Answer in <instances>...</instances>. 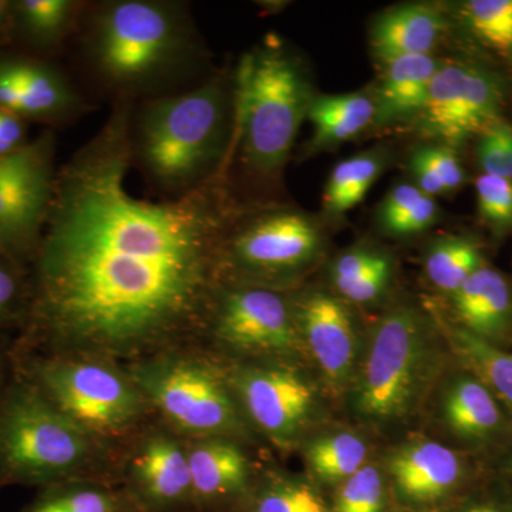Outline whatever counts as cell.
<instances>
[{
  "instance_id": "20",
  "label": "cell",
  "mask_w": 512,
  "mask_h": 512,
  "mask_svg": "<svg viewBox=\"0 0 512 512\" xmlns=\"http://www.w3.org/2000/svg\"><path fill=\"white\" fill-rule=\"evenodd\" d=\"M451 296L460 328L508 350L512 343V288L501 272L484 264Z\"/></svg>"
},
{
  "instance_id": "10",
  "label": "cell",
  "mask_w": 512,
  "mask_h": 512,
  "mask_svg": "<svg viewBox=\"0 0 512 512\" xmlns=\"http://www.w3.org/2000/svg\"><path fill=\"white\" fill-rule=\"evenodd\" d=\"M232 355L278 362L302 349L292 301L276 288L224 282L201 345Z\"/></svg>"
},
{
  "instance_id": "17",
  "label": "cell",
  "mask_w": 512,
  "mask_h": 512,
  "mask_svg": "<svg viewBox=\"0 0 512 512\" xmlns=\"http://www.w3.org/2000/svg\"><path fill=\"white\" fill-rule=\"evenodd\" d=\"M296 328L316 365L333 386L352 379L359 342L352 316L338 299L323 292H309L292 301Z\"/></svg>"
},
{
  "instance_id": "5",
  "label": "cell",
  "mask_w": 512,
  "mask_h": 512,
  "mask_svg": "<svg viewBox=\"0 0 512 512\" xmlns=\"http://www.w3.org/2000/svg\"><path fill=\"white\" fill-rule=\"evenodd\" d=\"M312 99L305 70L281 43L269 40L244 56L235 73L231 158H239L249 177L279 180Z\"/></svg>"
},
{
  "instance_id": "37",
  "label": "cell",
  "mask_w": 512,
  "mask_h": 512,
  "mask_svg": "<svg viewBox=\"0 0 512 512\" xmlns=\"http://www.w3.org/2000/svg\"><path fill=\"white\" fill-rule=\"evenodd\" d=\"M421 158L433 170L446 192L457 190L464 183V171L453 148L447 146L421 147L417 150Z\"/></svg>"
},
{
  "instance_id": "9",
  "label": "cell",
  "mask_w": 512,
  "mask_h": 512,
  "mask_svg": "<svg viewBox=\"0 0 512 512\" xmlns=\"http://www.w3.org/2000/svg\"><path fill=\"white\" fill-rule=\"evenodd\" d=\"M319 248L318 225L301 211L237 214L222 244V278L228 284L275 288V282L311 264Z\"/></svg>"
},
{
  "instance_id": "22",
  "label": "cell",
  "mask_w": 512,
  "mask_h": 512,
  "mask_svg": "<svg viewBox=\"0 0 512 512\" xmlns=\"http://www.w3.org/2000/svg\"><path fill=\"white\" fill-rule=\"evenodd\" d=\"M444 23L436 9L406 5L384 13L376 20L370 43L384 63L406 56L429 55L439 42Z\"/></svg>"
},
{
  "instance_id": "28",
  "label": "cell",
  "mask_w": 512,
  "mask_h": 512,
  "mask_svg": "<svg viewBox=\"0 0 512 512\" xmlns=\"http://www.w3.org/2000/svg\"><path fill=\"white\" fill-rule=\"evenodd\" d=\"M389 258L369 249H352L339 256L332 269L333 282L345 298L366 303L379 298L390 281Z\"/></svg>"
},
{
  "instance_id": "27",
  "label": "cell",
  "mask_w": 512,
  "mask_h": 512,
  "mask_svg": "<svg viewBox=\"0 0 512 512\" xmlns=\"http://www.w3.org/2000/svg\"><path fill=\"white\" fill-rule=\"evenodd\" d=\"M237 511L330 512V505L311 481L269 470L256 478Z\"/></svg>"
},
{
  "instance_id": "38",
  "label": "cell",
  "mask_w": 512,
  "mask_h": 512,
  "mask_svg": "<svg viewBox=\"0 0 512 512\" xmlns=\"http://www.w3.org/2000/svg\"><path fill=\"white\" fill-rule=\"evenodd\" d=\"M478 485L466 497L454 504L450 512H512V494L497 483V487Z\"/></svg>"
},
{
  "instance_id": "44",
  "label": "cell",
  "mask_w": 512,
  "mask_h": 512,
  "mask_svg": "<svg viewBox=\"0 0 512 512\" xmlns=\"http://www.w3.org/2000/svg\"><path fill=\"white\" fill-rule=\"evenodd\" d=\"M10 375H12V359H10L9 349H0V394L5 389Z\"/></svg>"
},
{
  "instance_id": "30",
  "label": "cell",
  "mask_w": 512,
  "mask_h": 512,
  "mask_svg": "<svg viewBox=\"0 0 512 512\" xmlns=\"http://www.w3.org/2000/svg\"><path fill=\"white\" fill-rule=\"evenodd\" d=\"M382 171V161L372 154L348 158L336 165L325 188V207L330 214H345L365 200Z\"/></svg>"
},
{
  "instance_id": "19",
  "label": "cell",
  "mask_w": 512,
  "mask_h": 512,
  "mask_svg": "<svg viewBox=\"0 0 512 512\" xmlns=\"http://www.w3.org/2000/svg\"><path fill=\"white\" fill-rule=\"evenodd\" d=\"M194 512L237 510L256 478L237 440H187Z\"/></svg>"
},
{
  "instance_id": "23",
  "label": "cell",
  "mask_w": 512,
  "mask_h": 512,
  "mask_svg": "<svg viewBox=\"0 0 512 512\" xmlns=\"http://www.w3.org/2000/svg\"><path fill=\"white\" fill-rule=\"evenodd\" d=\"M441 64L430 55L406 56L386 63V72L377 90L375 123L417 116L433 77Z\"/></svg>"
},
{
  "instance_id": "8",
  "label": "cell",
  "mask_w": 512,
  "mask_h": 512,
  "mask_svg": "<svg viewBox=\"0 0 512 512\" xmlns=\"http://www.w3.org/2000/svg\"><path fill=\"white\" fill-rule=\"evenodd\" d=\"M413 309L387 313L373 333L353 404L365 420L392 423L413 412L433 375L434 350Z\"/></svg>"
},
{
  "instance_id": "31",
  "label": "cell",
  "mask_w": 512,
  "mask_h": 512,
  "mask_svg": "<svg viewBox=\"0 0 512 512\" xmlns=\"http://www.w3.org/2000/svg\"><path fill=\"white\" fill-rule=\"evenodd\" d=\"M484 265L476 242L464 238L443 239L430 249L426 271L440 291L453 295L477 269Z\"/></svg>"
},
{
  "instance_id": "21",
  "label": "cell",
  "mask_w": 512,
  "mask_h": 512,
  "mask_svg": "<svg viewBox=\"0 0 512 512\" xmlns=\"http://www.w3.org/2000/svg\"><path fill=\"white\" fill-rule=\"evenodd\" d=\"M86 0H10V42L26 55L55 60L67 50Z\"/></svg>"
},
{
  "instance_id": "41",
  "label": "cell",
  "mask_w": 512,
  "mask_h": 512,
  "mask_svg": "<svg viewBox=\"0 0 512 512\" xmlns=\"http://www.w3.org/2000/svg\"><path fill=\"white\" fill-rule=\"evenodd\" d=\"M26 121L0 109V157L15 153L28 143Z\"/></svg>"
},
{
  "instance_id": "18",
  "label": "cell",
  "mask_w": 512,
  "mask_h": 512,
  "mask_svg": "<svg viewBox=\"0 0 512 512\" xmlns=\"http://www.w3.org/2000/svg\"><path fill=\"white\" fill-rule=\"evenodd\" d=\"M460 372L441 402L447 429L478 454L504 456L512 446V417L476 375L464 367Z\"/></svg>"
},
{
  "instance_id": "15",
  "label": "cell",
  "mask_w": 512,
  "mask_h": 512,
  "mask_svg": "<svg viewBox=\"0 0 512 512\" xmlns=\"http://www.w3.org/2000/svg\"><path fill=\"white\" fill-rule=\"evenodd\" d=\"M97 107L55 60L22 52L0 55V109L13 116L60 127Z\"/></svg>"
},
{
  "instance_id": "12",
  "label": "cell",
  "mask_w": 512,
  "mask_h": 512,
  "mask_svg": "<svg viewBox=\"0 0 512 512\" xmlns=\"http://www.w3.org/2000/svg\"><path fill=\"white\" fill-rule=\"evenodd\" d=\"M245 419L275 446L289 447L302 436L316 409L312 384L282 362L224 365Z\"/></svg>"
},
{
  "instance_id": "2",
  "label": "cell",
  "mask_w": 512,
  "mask_h": 512,
  "mask_svg": "<svg viewBox=\"0 0 512 512\" xmlns=\"http://www.w3.org/2000/svg\"><path fill=\"white\" fill-rule=\"evenodd\" d=\"M67 49L73 79L96 104H137L187 92L214 73L184 0L86 2Z\"/></svg>"
},
{
  "instance_id": "24",
  "label": "cell",
  "mask_w": 512,
  "mask_h": 512,
  "mask_svg": "<svg viewBox=\"0 0 512 512\" xmlns=\"http://www.w3.org/2000/svg\"><path fill=\"white\" fill-rule=\"evenodd\" d=\"M451 352L476 375L512 417V352L490 345L453 323L441 322Z\"/></svg>"
},
{
  "instance_id": "25",
  "label": "cell",
  "mask_w": 512,
  "mask_h": 512,
  "mask_svg": "<svg viewBox=\"0 0 512 512\" xmlns=\"http://www.w3.org/2000/svg\"><path fill=\"white\" fill-rule=\"evenodd\" d=\"M22 512H141L126 488L100 480L69 481L42 488Z\"/></svg>"
},
{
  "instance_id": "3",
  "label": "cell",
  "mask_w": 512,
  "mask_h": 512,
  "mask_svg": "<svg viewBox=\"0 0 512 512\" xmlns=\"http://www.w3.org/2000/svg\"><path fill=\"white\" fill-rule=\"evenodd\" d=\"M234 134L235 76L214 72L187 92L134 104L131 168L161 200H174L225 173Z\"/></svg>"
},
{
  "instance_id": "35",
  "label": "cell",
  "mask_w": 512,
  "mask_h": 512,
  "mask_svg": "<svg viewBox=\"0 0 512 512\" xmlns=\"http://www.w3.org/2000/svg\"><path fill=\"white\" fill-rule=\"evenodd\" d=\"M478 211L491 227H512V180L483 174L476 183Z\"/></svg>"
},
{
  "instance_id": "40",
  "label": "cell",
  "mask_w": 512,
  "mask_h": 512,
  "mask_svg": "<svg viewBox=\"0 0 512 512\" xmlns=\"http://www.w3.org/2000/svg\"><path fill=\"white\" fill-rule=\"evenodd\" d=\"M437 215H439V207H437L436 201L430 195H424L419 204L390 229V234H417V232L431 227L436 221Z\"/></svg>"
},
{
  "instance_id": "26",
  "label": "cell",
  "mask_w": 512,
  "mask_h": 512,
  "mask_svg": "<svg viewBox=\"0 0 512 512\" xmlns=\"http://www.w3.org/2000/svg\"><path fill=\"white\" fill-rule=\"evenodd\" d=\"M308 119L313 124L312 146H333L357 136L375 121V99L365 93L313 97Z\"/></svg>"
},
{
  "instance_id": "39",
  "label": "cell",
  "mask_w": 512,
  "mask_h": 512,
  "mask_svg": "<svg viewBox=\"0 0 512 512\" xmlns=\"http://www.w3.org/2000/svg\"><path fill=\"white\" fill-rule=\"evenodd\" d=\"M423 191L412 184H400L394 187L384 200L380 208V224L387 232L394 227L403 217H406L410 211L419 204L424 197Z\"/></svg>"
},
{
  "instance_id": "32",
  "label": "cell",
  "mask_w": 512,
  "mask_h": 512,
  "mask_svg": "<svg viewBox=\"0 0 512 512\" xmlns=\"http://www.w3.org/2000/svg\"><path fill=\"white\" fill-rule=\"evenodd\" d=\"M463 18L485 45L512 52V0H471L464 3Z\"/></svg>"
},
{
  "instance_id": "13",
  "label": "cell",
  "mask_w": 512,
  "mask_h": 512,
  "mask_svg": "<svg viewBox=\"0 0 512 512\" xmlns=\"http://www.w3.org/2000/svg\"><path fill=\"white\" fill-rule=\"evenodd\" d=\"M120 483L141 512H194L187 440L154 420L124 448Z\"/></svg>"
},
{
  "instance_id": "11",
  "label": "cell",
  "mask_w": 512,
  "mask_h": 512,
  "mask_svg": "<svg viewBox=\"0 0 512 512\" xmlns=\"http://www.w3.org/2000/svg\"><path fill=\"white\" fill-rule=\"evenodd\" d=\"M55 131L0 157V252L29 269L42 241L57 177Z\"/></svg>"
},
{
  "instance_id": "4",
  "label": "cell",
  "mask_w": 512,
  "mask_h": 512,
  "mask_svg": "<svg viewBox=\"0 0 512 512\" xmlns=\"http://www.w3.org/2000/svg\"><path fill=\"white\" fill-rule=\"evenodd\" d=\"M123 453L84 433L12 367L0 394V488L42 490L80 480L121 484Z\"/></svg>"
},
{
  "instance_id": "14",
  "label": "cell",
  "mask_w": 512,
  "mask_h": 512,
  "mask_svg": "<svg viewBox=\"0 0 512 512\" xmlns=\"http://www.w3.org/2000/svg\"><path fill=\"white\" fill-rule=\"evenodd\" d=\"M503 97V86L494 74L467 64H444L416 116L420 130L447 147L460 146L497 123Z\"/></svg>"
},
{
  "instance_id": "33",
  "label": "cell",
  "mask_w": 512,
  "mask_h": 512,
  "mask_svg": "<svg viewBox=\"0 0 512 512\" xmlns=\"http://www.w3.org/2000/svg\"><path fill=\"white\" fill-rule=\"evenodd\" d=\"M387 495L382 474L373 466H363L340 483L330 512H386Z\"/></svg>"
},
{
  "instance_id": "1",
  "label": "cell",
  "mask_w": 512,
  "mask_h": 512,
  "mask_svg": "<svg viewBox=\"0 0 512 512\" xmlns=\"http://www.w3.org/2000/svg\"><path fill=\"white\" fill-rule=\"evenodd\" d=\"M133 107L113 104L99 131L57 171L15 352L128 365L201 345L237 212L224 174L174 200L128 192Z\"/></svg>"
},
{
  "instance_id": "42",
  "label": "cell",
  "mask_w": 512,
  "mask_h": 512,
  "mask_svg": "<svg viewBox=\"0 0 512 512\" xmlns=\"http://www.w3.org/2000/svg\"><path fill=\"white\" fill-rule=\"evenodd\" d=\"M498 474H500V480H498V483L507 488V490L512 494V446L508 448L507 453L504 454L503 458H500Z\"/></svg>"
},
{
  "instance_id": "36",
  "label": "cell",
  "mask_w": 512,
  "mask_h": 512,
  "mask_svg": "<svg viewBox=\"0 0 512 512\" xmlns=\"http://www.w3.org/2000/svg\"><path fill=\"white\" fill-rule=\"evenodd\" d=\"M478 161L484 174L512 180V127L497 121L481 134Z\"/></svg>"
},
{
  "instance_id": "16",
  "label": "cell",
  "mask_w": 512,
  "mask_h": 512,
  "mask_svg": "<svg viewBox=\"0 0 512 512\" xmlns=\"http://www.w3.org/2000/svg\"><path fill=\"white\" fill-rule=\"evenodd\" d=\"M389 470L397 500L413 508L456 504L484 483L468 458L434 441L402 448Z\"/></svg>"
},
{
  "instance_id": "34",
  "label": "cell",
  "mask_w": 512,
  "mask_h": 512,
  "mask_svg": "<svg viewBox=\"0 0 512 512\" xmlns=\"http://www.w3.org/2000/svg\"><path fill=\"white\" fill-rule=\"evenodd\" d=\"M29 298V269L0 252V332L22 328Z\"/></svg>"
},
{
  "instance_id": "29",
  "label": "cell",
  "mask_w": 512,
  "mask_h": 512,
  "mask_svg": "<svg viewBox=\"0 0 512 512\" xmlns=\"http://www.w3.org/2000/svg\"><path fill=\"white\" fill-rule=\"evenodd\" d=\"M366 457L365 441L352 433L322 437L306 448V461L313 476L326 483L348 480L365 466Z\"/></svg>"
},
{
  "instance_id": "7",
  "label": "cell",
  "mask_w": 512,
  "mask_h": 512,
  "mask_svg": "<svg viewBox=\"0 0 512 512\" xmlns=\"http://www.w3.org/2000/svg\"><path fill=\"white\" fill-rule=\"evenodd\" d=\"M127 372L158 421L185 440H239L248 434L224 365L200 346L128 363Z\"/></svg>"
},
{
  "instance_id": "43",
  "label": "cell",
  "mask_w": 512,
  "mask_h": 512,
  "mask_svg": "<svg viewBox=\"0 0 512 512\" xmlns=\"http://www.w3.org/2000/svg\"><path fill=\"white\" fill-rule=\"evenodd\" d=\"M10 42V0H0V46Z\"/></svg>"
},
{
  "instance_id": "6",
  "label": "cell",
  "mask_w": 512,
  "mask_h": 512,
  "mask_svg": "<svg viewBox=\"0 0 512 512\" xmlns=\"http://www.w3.org/2000/svg\"><path fill=\"white\" fill-rule=\"evenodd\" d=\"M9 352L18 375L84 433L114 450L123 453L156 420L121 363L92 356Z\"/></svg>"
}]
</instances>
